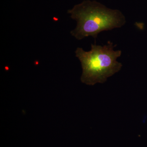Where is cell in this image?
<instances>
[{
  "label": "cell",
  "instance_id": "7a4b0ae2",
  "mask_svg": "<svg viewBox=\"0 0 147 147\" xmlns=\"http://www.w3.org/2000/svg\"><path fill=\"white\" fill-rule=\"evenodd\" d=\"M115 46L109 41L103 46L91 44V49L88 52L81 47L76 48V56L83 69L81 77L82 83L89 86L103 84L121 70L122 64L117 59L121 57L122 51L114 50Z\"/></svg>",
  "mask_w": 147,
  "mask_h": 147
},
{
  "label": "cell",
  "instance_id": "6da1fadb",
  "mask_svg": "<svg viewBox=\"0 0 147 147\" xmlns=\"http://www.w3.org/2000/svg\"><path fill=\"white\" fill-rule=\"evenodd\" d=\"M67 13L77 23L70 34L78 40L89 36L96 39L101 32L120 28L126 22L120 11L110 9L95 1H84Z\"/></svg>",
  "mask_w": 147,
  "mask_h": 147
}]
</instances>
